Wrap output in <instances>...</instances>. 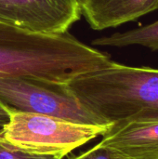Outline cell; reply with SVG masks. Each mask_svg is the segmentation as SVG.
Returning a JSON list of instances; mask_svg holds the SVG:
<instances>
[{"mask_svg":"<svg viewBox=\"0 0 158 159\" xmlns=\"http://www.w3.org/2000/svg\"><path fill=\"white\" fill-rule=\"evenodd\" d=\"M81 13L94 30L115 28L158 10V0H80Z\"/></svg>","mask_w":158,"mask_h":159,"instance_id":"obj_7","label":"cell"},{"mask_svg":"<svg viewBox=\"0 0 158 159\" xmlns=\"http://www.w3.org/2000/svg\"><path fill=\"white\" fill-rule=\"evenodd\" d=\"M68 159H129L114 152L108 147L102 145L100 143L91 149L83 152L77 156H72Z\"/></svg>","mask_w":158,"mask_h":159,"instance_id":"obj_10","label":"cell"},{"mask_svg":"<svg viewBox=\"0 0 158 159\" xmlns=\"http://www.w3.org/2000/svg\"><path fill=\"white\" fill-rule=\"evenodd\" d=\"M111 60L108 54L79 41L69 32L32 34L0 22V78L29 76L66 84Z\"/></svg>","mask_w":158,"mask_h":159,"instance_id":"obj_1","label":"cell"},{"mask_svg":"<svg viewBox=\"0 0 158 159\" xmlns=\"http://www.w3.org/2000/svg\"><path fill=\"white\" fill-rule=\"evenodd\" d=\"M100 143L129 159H158V121L113 125Z\"/></svg>","mask_w":158,"mask_h":159,"instance_id":"obj_6","label":"cell"},{"mask_svg":"<svg viewBox=\"0 0 158 159\" xmlns=\"http://www.w3.org/2000/svg\"><path fill=\"white\" fill-rule=\"evenodd\" d=\"M0 159H62L58 157L40 156L22 150L0 136Z\"/></svg>","mask_w":158,"mask_h":159,"instance_id":"obj_9","label":"cell"},{"mask_svg":"<svg viewBox=\"0 0 158 159\" xmlns=\"http://www.w3.org/2000/svg\"><path fill=\"white\" fill-rule=\"evenodd\" d=\"M0 103L9 111L51 116L74 122L107 125L87 110L66 89L29 76L0 78Z\"/></svg>","mask_w":158,"mask_h":159,"instance_id":"obj_4","label":"cell"},{"mask_svg":"<svg viewBox=\"0 0 158 159\" xmlns=\"http://www.w3.org/2000/svg\"><path fill=\"white\" fill-rule=\"evenodd\" d=\"M9 120V111L0 103V129L8 122Z\"/></svg>","mask_w":158,"mask_h":159,"instance_id":"obj_11","label":"cell"},{"mask_svg":"<svg viewBox=\"0 0 158 159\" xmlns=\"http://www.w3.org/2000/svg\"><path fill=\"white\" fill-rule=\"evenodd\" d=\"M67 90L107 125L158 121V68L111 60L65 84Z\"/></svg>","mask_w":158,"mask_h":159,"instance_id":"obj_2","label":"cell"},{"mask_svg":"<svg viewBox=\"0 0 158 159\" xmlns=\"http://www.w3.org/2000/svg\"><path fill=\"white\" fill-rule=\"evenodd\" d=\"M112 127L9 111V120L0 129V136L29 153L63 158L74 150L103 136Z\"/></svg>","mask_w":158,"mask_h":159,"instance_id":"obj_3","label":"cell"},{"mask_svg":"<svg viewBox=\"0 0 158 159\" xmlns=\"http://www.w3.org/2000/svg\"><path fill=\"white\" fill-rule=\"evenodd\" d=\"M80 0H0V22L39 34H59L81 17Z\"/></svg>","mask_w":158,"mask_h":159,"instance_id":"obj_5","label":"cell"},{"mask_svg":"<svg viewBox=\"0 0 158 159\" xmlns=\"http://www.w3.org/2000/svg\"><path fill=\"white\" fill-rule=\"evenodd\" d=\"M92 45L115 48L141 46L152 51H158V20L126 32H116L96 38Z\"/></svg>","mask_w":158,"mask_h":159,"instance_id":"obj_8","label":"cell"}]
</instances>
